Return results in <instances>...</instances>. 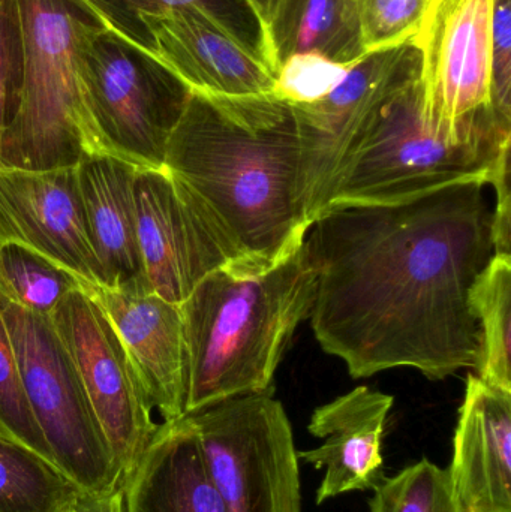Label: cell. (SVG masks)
Returning <instances> with one entry per match:
<instances>
[{
	"label": "cell",
	"instance_id": "6da1fadb",
	"mask_svg": "<svg viewBox=\"0 0 511 512\" xmlns=\"http://www.w3.org/2000/svg\"><path fill=\"white\" fill-rule=\"evenodd\" d=\"M486 185L330 207L309 228L312 330L353 378L411 367L440 381L477 369L482 330L470 292L494 256Z\"/></svg>",
	"mask_w": 511,
	"mask_h": 512
},
{
	"label": "cell",
	"instance_id": "7a4b0ae2",
	"mask_svg": "<svg viewBox=\"0 0 511 512\" xmlns=\"http://www.w3.org/2000/svg\"><path fill=\"white\" fill-rule=\"evenodd\" d=\"M294 107L269 95L191 92L164 170L188 192L249 271L296 254L309 231L299 201Z\"/></svg>",
	"mask_w": 511,
	"mask_h": 512
},
{
	"label": "cell",
	"instance_id": "3957f363",
	"mask_svg": "<svg viewBox=\"0 0 511 512\" xmlns=\"http://www.w3.org/2000/svg\"><path fill=\"white\" fill-rule=\"evenodd\" d=\"M317 277L305 246L275 267H225L180 304L185 331L186 414L234 397L270 393L297 327L311 315Z\"/></svg>",
	"mask_w": 511,
	"mask_h": 512
},
{
	"label": "cell",
	"instance_id": "277c9868",
	"mask_svg": "<svg viewBox=\"0 0 511 512\" xmlns=\"http://www.w3.org/2000/svg\"><path fill=\"white\" fill-rule=\"evenodd\" d=\"M15 6L23 59L0 167L56 170L110 153L90 117L77 63L81 39L101 21L78 0H15Z\"/></svg>",
	"mask_w": 511,
	"mask_h": 512
},
{
	"label": "cell",
	"instance_id": "5b68a950",
	"mask_svg": "<svg viewBox=\"0 0 511 512\" xmlns=\"http://www.w3.org/2000/svg\"><path fill=\"white\" fill-rule=\"evenodd\" d=\"M509 146L511 137L455 141L432 128L423 113L419 72L378 108L327 209L402 203L458 183L489 185L501 152Z\"/></svg>",
	"mask_w": 511,
	"mask_h": 512
},
{
	"label": "cell",
	"instance_id": "8992f818",
	"mask_svg": "<svg viewBox=\"0 0 511 512\" xmlns=\"http://www.w3.org/2000/svg\"><path fill=\"white\" fill-rule=\"evenodd\" d=\"M77 63L90 117L108 152L138 168L162 170L192 90L104 24L81 39Z\"/></svg>",
	"mask_w": 511,
	"mask_h": 512
},
{
	"label": "cell",
	"instance_id": "52a82bcc",
	"mask_svg": "<svg viewBox=\"0 0 511 512\" xmlns=\"http://www.w3.org/2000/svg\"><path fill=\"white\" fill-rule=\"evenodd\" d=\"M33 417L54 465L83 493L122 487V471L50 316L0 300Z\"/></svg>",
	"mask_w": 511,
	"mask_h": 512
},
{
	"label": "cell",
	"instance_id": "ba28073f",
	"mask_svg": "<svg viewBox=\"0 0 511 512\" xmlns=\"http://www.w3.org/2000/svg\"><path fill=\"white\" fill-rule=\"evenodd\" d=\"M227 512H302L299 457L287 412L270 393L186 414Z\"/></svg>",
	"mask_w": 511,
	"mask_h": 512
},
{
	"label": "cell",
	"instance_id": "9c48e42d",
	"mask_svg": "<svg viewBox=\"0 0 511 512\" xmlns=\"http://www.w3.org/2000/svg\"><path fill=\"white\" fill-rule=\"evenodd\" d=\"M495 0H429L411 44L420 54L423 113L455 141L511 137L491 107Z\"/></svg>",
	"mask_w": 511,
	"mask_h": 512
},
{
	"label": "cell",
	"instance_id": "30bf717a",
	"mask_svg": "<svg viewBox=\"0 0 511 512\" xmlns=\"http://www.w3.org/2000/svg\"><path fill=\"white\" fill-rule=\"evenodd\" d=\"M420 72L413 44L374 51L354 63L332 93L293 105L299 126V201L312 227L326 212L336 182L390 93Z\"/></svg>",
	"mask_w": 511,
	"mask_h": 512
},
{
	"label": "cell",
	"instance_id": "8fae6325",
	"mask_svg": "<svg viewBox=\"0 0 511 512\" xmlns=\"http://www.w3.org/2000/svg\"><path fill=\"white\" fill-rule=\"evenodd\" d=\"M50 318L74 360L123 484L158 432L152 403L116 328L87 285L65 295Z\"/></svg>",
	"mask_w": 511,
	"mask_h": 512
},
{
	"label": "cell",
	"instance_id": "7c38bea8",
	"mask_svg": "<svg viewBox=\"0 0 511 512\" xmlns=\"http://www.w3.org/2000/svg\"><path fill=\"white\" fill-rule=\"evenodd\" d=\"M135 203L141 259L153 294L182 304L213 271L242 267L224 237L164 168H138Z\"/></svg>",
	"mask_w": 511,
	"mask_h": 512
},
{
	"label": "cell",
	"instance_id": "4fadbf2b",
	"mask_svg": "<svg viewBox=\"0 0 511 512\" xmlns=\"http://www.w3.org/2000/svg\"><path fill=\"white\" fill-rule=\"evenodd\" d=\"M53 259L87 285L102 286L81 203L77 165L26 171L0 167V243Z\"/></svg>",
	"mask_w": 511,
	"mask_h": 512
},
{
	"label": "cell",
	"instance_id": "5bb4252c",
	"mask_svg": "<svg viewBox=\"0 0 511 512\" xmlns=\"http://www.w3.org/2000/svg\"><path fill=\"white\" fill-rule=\"evenodd\" d=\"M144 48L192 92L213 96L269 95L275 74L197 9L138 18Z\"/></svg>",
	"mask_w": 511,
	"mask_h": 512
},
{
	"label": "cell",
	"instance_id": "9a60e30c",
	"mask_svg": "<svg viewBox=\"0 0 511 512\" xmlns=\"http://www.w3.org/2000/svg\"><path fill=\"white\" fill-rule=\"evenodd\" d=\"M122 339L153 409L164 423L185 415L188 393L185 331L180 304L153 292L87 285Z\"/></svg>",
	"mask_w": 511,
	"mask_h": 512
},
{
	"label": "cell",
	"instance_id": "2e32d148",
	"mask_svg": "<svg viewBox=\"0 0 511 512\" xmlns=\"http://www.w3.org/2000/svg\"><path fill=\"white\" fill-rule=\"evenodd\" d=\"M392 406L389 394L357 387L315 409L308 430L324 444L299 451L297 457L326 469L318 505L344 493L374 489L383 480V436Z\"/></svg>",
	"mask_w": 511,
	"mask_h": 512
},
{
	"label": "cell",
	"instance_id": "e0dca14e",
	"mask_svg": "<svg viewBox=\"0 0 511 512\" xmlns=\"http://www.w3.org/2000/svg\"><path fill=\"white\" fill-rule=\"evenodd\" d=\"M464 512H511V393L470 373L449 468Z\"/></svg>",
	"mask_w": 511,
	"mask_h": 512
},
{
	"label": "cell",
	"instance_id": "ac0fdd59",
	"mask_svg": "<svg viewBox=\"0 0 511 512\" xmlns=\"http://www.w3.org/2000/svg\"><path fill=\"white\" fill-rule=\"evenodd\" d=\"M137 165L110 153L86 155L77 165L81 203L102 288L150 292L138 243Z\"/></svg>",
	"mask_w": 511,
	"mask_h": 512
},
{
	"label": "cell",
	"instance_id": "d6986e66",
	"mask_svg": "<svg viewBox=\"0 0 511 512\" xmlns=\"http://www.w3.org/2000/svg\"><path fill=\"white\" fill-rule=\"evenodd\" d=\"M122 490L125 512H227L186 415L159 424Z\"/></svg>",
	"mask_w": 511,
	"mask_h": 512
},
{
	"label": "cell",
	"instance_id": "ffe728a7",
	"mask_svg": "<svg viewBox=\"0 0 511 512\" xmlns=\"http://www.w3.org/2000/svg\"><path fill=\"white\" fill-rule=\"evenodd\" d=\"M266 45L275 75L294 54L315 53L339 63H356L368 54L356 0H276Z\"/></svg>",
	"mask_w": 511,
	"mask_h": 512
},
{
	"label": "cell",
	"instance_id": "44dd1931",
	"mask_svg": "<svg viewBox=\"0 0 511 512\" xmlns=\"http://www.w3.org/2000/svg\"><path fill=\"white\" fill-rule=\"evenodd\" d=\"M78 2L86 6L110 32L116 33L140 50L144 48L143 30L138 21L141 15L165 14L173 9L182 8L197 9L234 41L239 42L246 50L251 51L269 65L263 29L245 0H78Z\"/></svg>",
	"mask_w": 511,
	"mask_h": 512
},
{
	"label": "cell",
	"instance_id": "7402d4cb",
	"mask_svg": "<svg viewBox=\"0 0 511 512\" xmlns=\"http://www.w3.org/2000/svg\"><path fill=\"white\" fill-rule=\"evenodd\" d=\"M81 495L53 462L0 436V512H66Z\"/></svg>",
	"mask_w": 511,
	"mask_h": 512
},
{
	"label": "cell",
	"instance_id": "603a6c76",
	"mask_svg": "<svg viewBox=\"0 0 511 512\" xmlns=\"http://www.w3.org/2000/svg\"><path fill=\"white\" fill-rule=\"evenodd\" d=\"M482 330V357L476 375L511 393V255H494L470 292Z\"/></svg>",
	"mask_w": 511,
	"mask_h": 512
},
{
	"label": "cell",
	"instance_id": "cb8c5ba5",
	"mask_svg": "<svg viewBox=\"0 0 511 512\" xmlns=\"http://www.w3.org/2000/svg\"><path fill=\"white\" fill-rule=\"evenodd\" d=\"M86 285L53 259L27 246L0 243V300L50 316L65 295Z\"/></svg>",
	"mask_w": 511,
	"mask_h": 512
},
{
	"label": "cell",
	"instance_id": "d4e9b609",
	"mask_svg": "<svg viewBox=\"0 0 511 512\" xmlns=\"http://www.w3.org/2000/svg\"><path fill=\"white\" fill-rule=\"evenodd\" d=\"M371 512H464L449 469L422 459L374 487Z\"/></svg>",
	"mask_w": 511,
	"mask_h": 512
},
{
	"label": "cell",
	"instance_id": "484cf974",
	"mask_svg": "<svg viewBox=\"0 0 511 512\" xmlns=\"http://www.w3.org/2000/svg\"><path fill=\"white\" fill-rule=\"evenodd\" d=\"M0 436L53 462L50 447L33 417L14 346L0 313ZM54 463V462H53Z\"/></svg>",
	"mask_w": 511,
	"mask_h": 512
},
{
	"label": "cell",
	"instance_id": "4316f807",
	"mask_svg": "<svg viewBox=\"0 0 511 512\" xmlns=\"http://www.w3.org/2000/svg\"><path fill=\"white\" fill-rule=\"evenodd\" d=\"M429 0H356L366 53L411 44Z\"/></svg>",
	"mask_w": 511,
	"mask_h": 512
},
{
	"label": "cell",
	"instance_id": "83f0119b",
	"mask_svg": "<svg viewBox=\"0 0 511 512\" xmlns=\"http://www.w3.org/2000/svg\"><path fill=\"white\" fill-rule=\"evenodd\" d=\"M353 65L315 53L294 54L279 66L272 95L291 105L314 104L332 93Z\"/></svg>",
	"mask_w": 511,
	"mask_h": 512
},
{
	"label": "cell",
	"instance_id": "f1b7e54d",
	"mask_svg": "<svg viewBox=\"0 0 511 512\" xmlns=\"http://www.w3.org/2000/svg\"><path fill=\"white\" fill-rule=\"evenodd\" d=\"M21 32L15 0L0 3V149L14 113L21 78Z\"/></svg>",
	"mask_w": 511,
	"mask_h": 512
},
{
	"label": "cell",
	"instance_id": "f546056e",
	"mask_svg": "<svg viewBox=\"0 0 511 512\" xmlns=\"http://www.w3.org/2000/svg\"><path fill=\"white\" fill-rule=\"evenodd\" d=\"M491 107L511 126V0H495L492 18Z\"/></svg>",
	"mask_w": 511,
	"mask_h": 512
},
{
	"label": "cell",
	"instance_id": "4dcf8cb0",
	"mask_svg": "<svg viewBox=\"0 0 511 512\" xmlns=\"http://www.w3.org/2000/svg\"><path fill=\"white\" fill-rule=\"evenodd\" d=\"M510 149L501 152L492 173L489 185L495 189L494 216H492V239L494 255H511V191Z\"/></svg>",
	"mask_w": 511,
	"mask_h": 512
},
{
	"label": "cell",
	"instance_id": "1f68e13d",
	"mask_svg": "<svg viewBox=\"0 0 511 512\" xmlns=\"http://www.w3.org/2000/svg\"><path fill=\"white\" fill-rule=\"evenodd\" d=\"M66 512H125L122 487L101 495L83 493Z\"/></svg>",
	"mask_w": 511,
	"mask_h": 512
},
{
	"label": "cell",
	"instance_id": "d6a6232c",
	"mask_svg": "<svg viewBox=\"0 0 511 512\" xmlns=\"http://www.w3.org/2000/svg\"><path fill=\"white\" fill-rule=\"evenodd\" d=\"M245 2L248 3L249 8H251L252 12L255 14V17L260 21L261 29H263L264 41H266V33L267 30H269L270 21H272L276 0H245Z\"/></svg>",
	"mask_w": 511,
	"mask_h": 512
},
{
	"label": "cell",
	"instance_id": "836d02e7",
	"mask_svg": "<svg viewBox=\"0 0 511 512\" xmlns=\"http://www.w3.org/2000/svg\"><path fill=\"white\" fill-rule=\"evenodd\" d=\"M0 3H2V0H0Z\"/></svg>",
	"mask_w": 511,
	"mask_h": 512
}]
</instances>
